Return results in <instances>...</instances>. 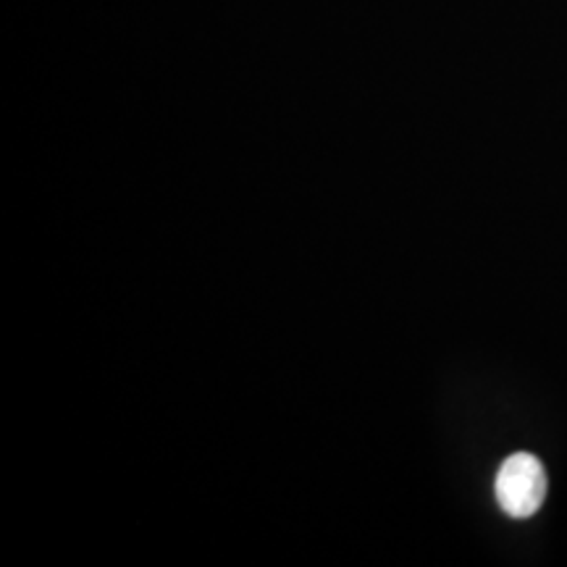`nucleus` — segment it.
Returning <instances> with one entry per match:
<instances>
[{
	"label": "nucleus",
	"instance_id": "f257e3e1",
	"mask_svg": "<svg viewBox=\"0 0 567 567\" xmlns=\"http://www.w3.org/2000/svg\"><path fill=\"white\" fill-rule=\"evenodd\" d=\"M494 494L502 509L513 517H530L547 496V473L542 460L528 452H515L502 463L494 481Z\"/></svg>",
	"mask_w": 567,
	"mask_h": 567
}]
</instances>
